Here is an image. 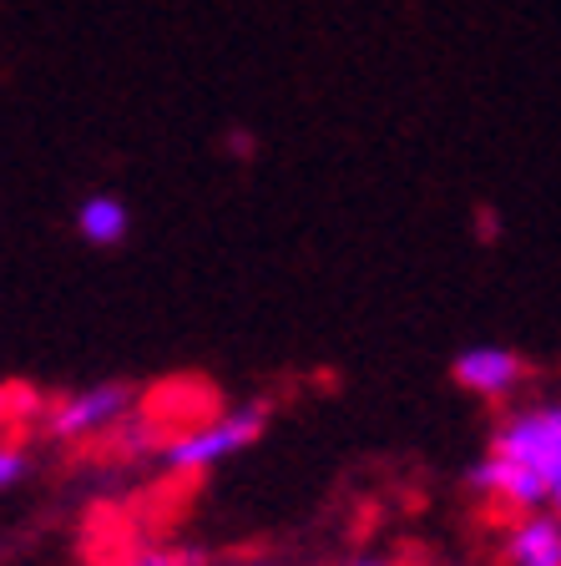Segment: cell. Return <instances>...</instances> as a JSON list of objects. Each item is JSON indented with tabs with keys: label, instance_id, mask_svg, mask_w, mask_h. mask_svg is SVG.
I'll use <instances>...</instances> for the list:
<instances>
[{
	"label": "cell",
	"instance_id": "9c48e42d",
	"mask_svg": "<svg viewBox=\"0 0 561 566\" xmlns=\"http://www.w3.org/2000/svg\"><path fill=\"white\" fill-rule=\"evenodd\" d=\"M31 450H21V446H11V440L0 436V491H15V485L31 475Z\"/></svg>",
	"mask_w": 561,
	"mask_h": 566
},
{
	"label": "cell",
	"instance_id": "ba28073f",
	"mask_svg": "<svg viewBox=\"0 0 561 566\" xmlns=\"http://www.w3.org/2000/svg\"><path fill=\"white\" fill-rule=\"evenodd\" d=\"M122 566H202V552H193V546H147V552L127 556Z\"/></svg>",
	"mask_w": 561,
	"mask_h": 566
},
{
	"label": "cell",
	"instance_id": "3957f363",
	"mask_svg": "<svg viewBox=\"0 0 561 566\" xmlns=\"http://www.w3.org/2000/svg\"><path fill=\"white\" fill-rule=\"evenodd\" d=\"M491 450L516 465H531L537 475L561 471V400H537V405H516L511 415H501L491 436Z\"/></svg>",
	"mask_w": 561,
	"mask_h": 566
},
{
	"label": "cell",
	"instance_id": "30bf717a",
	"mask_svg": "<svg viewBox=\"0 0 561 566\" xmlns=\"http://www.w3.org/2000/svg\"><path fill=\"white\" fill-rule=\"evenodd\" d=\"M547 511H557V516H561V471L547 481Z\"/></svg>",
	"mask_w": 561,
	"mask_h": 566
},
{
	"label": "cell",
	"instance_id": "7c38bea8",
	"mask_svg": "<svg viewBox=\"0 0 561 566\" xmlns=\"http://www.w3.org/2000/svg\"><path fill=\"white\" fill-rule=\"evenodd\" d=\"M228 566H279V562H228Z\"/></svg>",
	"mask_w": 561,
	"mask_h": 566
},
{
	"label": "cell",
	"instance_id": "8992f818",
	"mask_svg": "<svg viewBox=\"0 0 561 566\" xmlns=\"http://www.w3.org/2000/svg\"><path fill=\"white\" fill-rule=\"evenodd\" d=\"M501 566H561V516L531 511L501 536Z\"/></svg>",
	"mask_w": 561,
	"mask_h": 566
},
{
	"label": "cell",
	"instance_id": "7a4b0ae2",
	"mask_svg": "<svg viewBox=\"0 0 561 566\" xmlns=\"http://www.w3.org/2000/svg\"><path fill=\"white\" fill-rule=\"evenodd\" d=\"M142 395L127 379H96V385H82L61 395L46 410V436L61 440V446H86V440H106L117 436L122 424L137 415Z\"/></svg>",
	"mask_w": 561,
	"mask_h": 566
},
{
	"label": "cell",
	"instance_id": "277c9868",
	"mask_svg": "<svg viewBox=\"0 0 561 566\" xmlns=\"http://www.w3.org/2000/svg\"><path fill=\"white\" fill-rule=\"evenodd\" d=\"M450 379L476 400H511L527 385V359L506 344H466L450 359Z\"/></svg>",
	"mask_w": 561,
	"mask_h": 566
},
{
	"label": "cell",
	"instance_id": "8fae6325",
	"mask_svg": "<svg viewBox=\"0 0 561 566\" xmlns=\"http://www.w3.org/2000/svg\"><path fill=\"white\" fill-rule=\"evenodd\" d=\"M350 566H395V562H385V556H354Z\"/></svg>",
	"mask_w": 561,
	"mask_h": 566
},
{
	"label": "cell",
	"instance_id": "52a82bcc",
	"mask_svg": "<svg viewBox=\"0 0 561 566\" xmlns=\"http://www.w3.org/2000/svg\"><path fill=\"white\" fill-rule=\"evenodd\" d=\"M71 228H76V238L86 248H122L132 233V208L117 192H86L76 202V212H71Z\"/></svg>",
	"mask_w": 561,
	"mask_h": 566
},
{
	"label": "cell",
	"instance_id": "5b68a950",
	"mask_svg": "<svg viewBox=\"0 0 561 566\" xmlns=\"http://www.w3.org/2000/svg\"><path fill=\"white\" fill-rule=\"evenodd\" d=\"M466 485L476 495H491L496 506L521 511V516H531V511H547V475H537L531 465H516V460L496 455V450H486V455L470 465Z\"/></svg>",
	"mask_w": 561,
	"mask_h": 566
},
{
	"label": "cell",
	"instance_id": "6da1fadb",
	"mask_svg": "<svg viewBox=\"0 0 561 566\" xmlns=\"http://www.w3.org/2000/svg\"><path fill=\"white\" fill-rule=\"evenodd\" d=\"M269 420H273L269 400H248V405H238V410L212 415V420H202V424H193V430H183V436L167 440L163 446V471H173V475L212 471V465H222V460L253 450L258 440H263V430H269Z\"/></svg>",
	"mask_w": 561,
	"mask_h": 566
}]
</instances>
